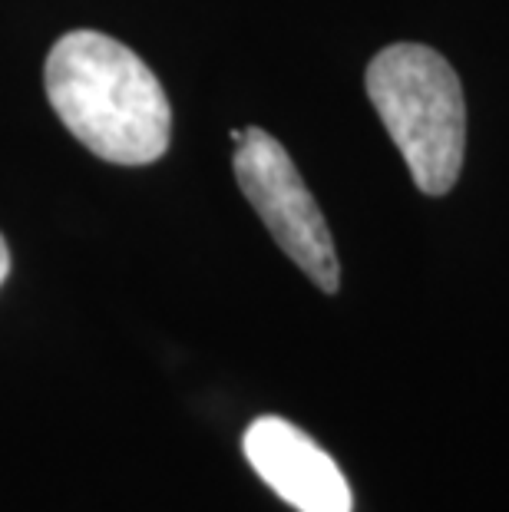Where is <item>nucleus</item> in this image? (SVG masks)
<instances>
[{
	"mask_svg": "<svg viewBox=\"0 0 509 512\" xmlns=\"http://www.w3.org/2000/svg\"><path fill=\"white\" fill-rule=\"evenodd\" d=\"M53 113L73 139L116 166H149L169 149L172 110L156 73L96 30L63 34L43 67Z\"/></svg>",
	"mask_w": 509,
	"mask_h": 512,
	"instance_id": "f257e3e1",
	"label": "nucleus"
},
{
	"mask_svg": "<svg viewBox=\"0 0 509 512\" xmlns=\"http://www.w3.org/2000/svg\"><path fill=\"white\" fill-rule=\"evenodd\" d=\"M364 83L417 189L450 192L467 149V106L457 70L424 43H391L371 60Z\"/></svg>",
	"mask_w": 509,
	"mask_h": 512,
	"instance_id": "f03ea898",
	"label": "nucleus"
},
{
	"mask_svg": "<svg viewBox=\"0 0 509 512\" xmlns=\"http://www.w3.org/2000/svg\"><path fill=\"white\" fill-rule=\"evenodd\" d=\"M235 146L232 169L238 189L252 202L258 219L272 232L281 252L314 285L324 294H334L341 285V265L331 242V228L285 146L258 126L242 129V139Z\"/></svg>",
	"mask_w": 509,
	"mask_h": 512,
	"instance_id": "7ed1b4c3",
	"label": "nucleus"
},
{
	"mask_svg": "<svg viewBox=\"0 0 509 512\" xmlns=\"http://www.w3.org/2000/svg\"><path fill=\"white\" fill-rule=\"evenodd\" d=\"M245 460L298 512H351L354 496L341 466L305 430L281 417H258L242 437Z\"/></svg>",
	"mask_w": 509,
	"mask_h": 512,
	"instance_id": "20e7f679",
	"label": "nucleus"
},
{
	"mask_svg": "<svg viewBox=\"0 0 509 512\" xmlns=\"http://www.w3.org/2000/svg\"><path fill=\"white\" fill-rule=\"evenodd\" d=\"M7 271H10V252H7L4 235H0V285L7 281Z\"/></svg>",
	"mask_w": 509,
	"mask_h": 512,
	"instance_id": "39448f33",
	"label": "nucleus"
}]
</instances>
